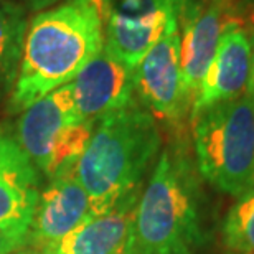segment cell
I'll return each instance as SVG.
<instances>
[{"instance_id":"cell-1","label":"cell","mask_w":254,"mask_h":254,"mask_svg":"<svg viewBox=\"0 0 254 254\" xmlns=\"http://www.w3.org/2000/svg\"><path fill=\"white\" fill-rule=\"evenodd\" d=\"M104 47L103 22L93 0H66L37 13L25 33L10 108L23 111L71 83Z\"/></svg>"},{"instance_id":"cell-2","label":"cell","mask_w":254,"mask_h":254,"mask_svg":"<svg viewBox=\"0 0 254 254\" xmlns=\"http://www.w3.org/2000/svg\"><path fill=\"white\" fill-rule=\"evenodd\" d=\"M160 144L155 118L135 103L96 121L88 145L74 167L76 179L91 198L93 216L137 195Z\"/></svg>"},{"instance_id":"cell-3","label":"cell","mask_w":254,"mask_h":254,"mask_svg":"<svg viewBox=\"0 0 254 254\" xmlns=\"http://www.w3.org/2000/svg\"><path fill=\"white\" fill-rule=\"evenodd\" d=\"M200 241L196 184L190 165L165 150L137 201L124 254H193Z\"/></svg>"},{"instance_id":"cell-4","label":"cell","mask_w":254,"mask_h":254,"mask_svg":"<svg viewBox=\"0 0 254 254\" xmlns=\"http://www.w3.org/2000/svg\"><path fill=\"white\" fill-rule=\"evenodd\" d=\"M198 170L218 190L241 196L254 187V101L248 94L191 116Z\"/></svg>"},{"instance_id":"cell-5","label":"cell","mask_w":254,"mask_h":254,"mask_svg":"<svg viewBox=\"0 0 254 254\" xmlns=\"http://www.w3.org/2000/svg\"><path fill=\"white\" fill-rule=\"evenodd\" d=\"M103 22L104 47L135 69L159 42L182 0H93Z\"/></svg>"},{"instance_id":"cell-6","label":"cell","mask_w":254,"mask_h":254,"mask_svg":"<svg viewBox=\"0 0 254 254\" xmlns=\"http://www.w3.org/2000/svg\"><path fill=\"white\" fill-rule=\"evenodd\" d=\"M134 88L147 111L167 123H180L193 103L180 64L179 18L172 17L160 40L134 69Z\"/></svg>"},{"instance_id":"cell-7","label":"cell","mask_w":254,"mask_h":254,"mask_svg":"<svg viewBox=\"0 0 254 254\" xmlns=\"http://www.w3.org/2000/svg\"><path fill=\"white\" fill-rule=\"evenodd\" d=\"M78 123L84 121L79 118L73 86L68 83L23 109L17 121L13 139L37 170L52 179L55 147L63 132Z\"/></svg>"},{"instance_id":"cell-8","label":"cell","mask_w":254,"mask_h":254,"mask_svg":"<svg viewBox=\"0 0 254 254\" xmlns=\"http://www.w3.org/2000/svg\"><path fill=\"white\" fill-rule=\"evenodd\" d=\"M74 167L76 164L63 167L52 177L48 189L40 193L28 231V245L33 246V253L58 245L93 216L91 198L76 179Z\"/></svg>"},{"instance_id":"cell-9","label":"cell","mask_w":254,"mask_h":254,"mask_svg":"<svg viewBox=\"0 0 254 254\" xmlns=\"http://www.w3.org/2000/svg\"><path fill=\"white\" fill-rule=\"evenodd\" d=\"M71 86L81 121L96 123L134 103V68L103 47L71 81Z\"/></svg>"},{"instance_id":"cell-10","label":"cell","mask_w":254,"mask_h":254,"mask_svg":"<svg viewBox=\"0 0 254 254\" xmlns=\"http://www.w3.org/2000/svg\"><path fill=\"white\" fill-rule=\"evenodd\" d=\"M177 18L182 30V76L189 94L195 99L228 23L223 22L221 7L215 0H182Z\"/></svg>"},{"instance_id":"cell-11","label":"cell","mask_w":254,"mask_h":254,"mask_svg":"<svg viewBox=\"0 0 254 254\" xmlns=\"http://www.w3.org/2000/svg\"><path fill=\"white\" fill-rule=\"evenodd\" d=\"M38 198L37 167L0 130V230L28 236Z\"/></svg>"},{"instance_id":"cell-12","label":"cell","mask_w":254,"mask_h":254,"mask_svg":"<svg viewBox=\"0 0 254 254\" xmlns=\"http://www.w3.org/2000/svg\"><path fill=\"white\" fill-rule=\"evenodd\" d=\"M251 69V40L236 23H228L221 33L215 58L193 99L191 116L213 104L243 96Z\"/></svg>"},{"instance_id":"cell-13","label":"cell","mask_w":254,"mask_h":254,"mask_svg":"<svg viewBox=\"0 0 254 254\" xmlns=\"http://www.w3.org/2000/svg\"><path fill=\"white\" fill-rule=\"evenodd\" d=\"M135 206L137 195H132L113 210L88 218L58 245L32 254H124Z\"/></svg>"},{"instance_id":"cell-14","label":"cell","mask_w":254,"mask_h":254,"mask_svg":"<svg viewBox=\"0 0 254 254\" xmlns=\"http://www.w3.org/2000/svg\"><path fill=\"white\" fill-rule=\"evenodd\" d=\"M27 27V10L13 0H0V98L17 81Z\"/></svg>"},{"instance_id":"cell-15","label":"cell","mask_w":254,"mask_h":254,"mask_svg":"<svg viewBox=\"0 0 254 254\" xmlns=\"http://www.w3.org/2000/svg\"><path fill=\"white\" fill-rule=\"evenodd\" d=\"M223 241L231 251L254 254V187L228 211L223 221Z\"/></svg>"},{"instance_id":"cell-16","label":"cell","mask_w":254,"mask_h":254,"mask_svg":"<svg viewBox=\"0 0 254 254\" xmlns=\"http://www.w3.org/2000/svg\"><path fill=\"white\" fill-rule=\"evenodd\" d=\"M28 245V236L0 230V254H12Z\"/></svg>"},{"instance_id":"cell-17","label":"cell","mask_w":254,"mask_h":254,"mask_svg":"<svg viewBox=\"0 0 254 254\" xmlns=\"http://www.w3.org/2000/svg\"><path fill=\"white\" fill-rule=\"evenodd\" d=\"M13 2L20 3L25 10H32V12H38V10H43L50 7V5L57 3L58 0H13Z\"/></svg>"},{"instance_id":"cell-18","label":"cell","mask_w":254,"mask_h":254,"mask_svg":"<svg viewBox=\"0 0 254 254\" xmlns=\"http://www.w3.org/2000/svg\"><path fill=\"white\" fill-rule=\"evenodd\" d=\"M251 69H250V79H248V89L246 94L254 101V32L251 33Z\"/></svg>"},{"instance_id":"cell-19","label":"cell","mask_w":254,"mask_h":254,"mask_svg":"<svg viewBox=\"0 0 254 254\" xmlns=\"http://www.w3.org/2000/svg\"><path fill=\"white\" fill-rule=\"evenodd\" d=\"M12 254H28V253H25V251L20 250V251H17V253H12Z\"/></svg>"}]
</instances>
